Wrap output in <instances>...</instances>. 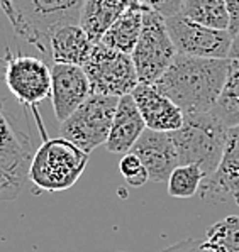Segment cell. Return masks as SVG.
Wrapping results in <instances>:
<instances>
[{
  "mask_svg": "<svg viewBox=\"0 0 239 252\" xmlns=\"http://www.w3.org/2000/svg\"><path fill=\"white\" fill-rule=\"evenodd\" d=\"M229 71V58H197L176 54L170 68L156 81L183 115L212 112Z\"/></svg>",
  "mask_w": 239,
  "mask_h": 252,
  "instance_id": "cell-1",
  "label": "cell"
},
{
  "mask_svg": "<svg viewBox=\"0 0 239 252\" xmlns=\"http://www.w3.org/2000/svg\"><path fill=\"white\" fill-rule=\"evenodd\" d=\"M85 0H0L14 32L49 60V37L58 27L80 24Z\"/></svg>",
  "mask_w": 239,
  "mask_h": 252,
  "instance_id": "cell-2",
  "label": "cell"
},
{
  "mask_svg": "<svg viewBox=\"0 0 239 252\" xmlns=\"http://www.w3.org/2000/svg\"><path fill=\"white\" fill-rule=\"evenodd\" d=\"M90 154L65 137H46L34 151L28 181L34 193L65 191L75 186L88 164Z\"/></svg>",
  "mask_w": 239,
  "mask_h": 252,
  "instance_id": "cell-3",
  "label": "cell"
},
{
  "mask_svg": "<svg viewBox=\"0 0 239 252\" xmlns=\"http://www.w3.org/2000/svg\"><path fill=\"white\" fill-rule=\"evenodd\" d=\"M227 134L229 127L212 112L183 115V126L171 132L180 164H197L210 176L222 159Z\"/></svg>",
  "mask_w": 239,
  "mask_h": 252,
  "instance_id": "cell-4",
  "label": "cell"
},
{
  "mask_svg": "<svg viewBox=\"0 0 239 252\" xmlns=\"http://www.w3.org/2000/svg\"><path fill=\"white\" fill-rule=\"evenodd\" d=\"M34 147L28 124L15 119L0 96V203L14 201L28 181Z\"/></svg>",
  "mask_w": 239,
  "mask_h": 252,
  "instance_id": "cell-5",
  "label": "cell"
},
{
  "mask_svg": "<svg viewBox=\"0 0 239 252\" xmlns=\"http://www.w3.org/2000/svg\"><path fill=\"white\" fill-rule=\"evenodd\" d=\"M176 54L178 53L170 37L165 17L151 7H146L139 39L131 53L139 81L156 83L173 63Z\"/></svg>",
  "mask_w": 239,
  "mask_h": 252,
  "instance_id": "cell-6",
  "label": "cell"
},
{
  "mask_svg": "<svg viewBox=\"0 0 239 252\" xmlns=\"http://www.w3.org/2000/svg\"><path fill=\"white\" fill-rule=\"evenodd\" d=\"M119 96L92 93L87 100L63 122H60V135L90 154L109 137Z\"/></svg>",
  "mask_w": 239,
  "mask_h": 252,
  "instance_id": "cell-7",
  "label": "cell"
},
{
  "mask_svg": "<svg viewBox=\"0 0 239 252\" xmlns=\"http://www.w3.org/2000/svg\"><path fill=\"white\" fill-rule=\"evenodd\" d=\"M3 63V80L12 96L22 107H31L37 124L41 126L36 105L46 98H51V68L48 61L36 56L14 54L7 49ZM42 127V126H41Z\"/></svg>",
  "mask_w": 239,
  "mask_h": 252,
  "instance_id": "cell-8",
  "label": "cell"
},
{
  "mask_svg": "<svg viewBox=\"0 0 239 252\" xmlns=\"http://www.w3.org/2000/svg\"><path fill=\"white\" fill-rule=\"evenodd\" d=\"M82 68L90 81L92 93L97 95L121 98L124 95H131L139 83L131 54L114 51L102 42L94 46L90 58Z\"/></svg>",
  "mask_w": 239,
  "mask_h": 252,
  "instance_id": "cell-9",
  "label": "cell"
},
{
  "mask_svg": "<svg viewBox=\"0 0 239 252\" xmlns=\"http://www.w3.org/2000/svg\"><path fill=\"white\" fill-rule=\"evenodd\" d=\"M170 37L178 54L197 58H229L233 36L229 31L212 29L194 22L180 12L165 17Z\"/></svg>",
  "mask_w": 239,
  "mask_h": 252,
  "instance_id": "cell-10",
  "label": "cell"
},
{
  "mask_svg": "<svg viewBox=\"0 0 239 252\" xmlns=\"http://www.w3.org/2000/svg\"><path fill=\"white\" fill-rule=\"evenodd\" d=\"M205 203H239V126L231 127L217 169L204 178L199 189Z\"/></svg>",
  "mask_w": 239,
  "mask_h": 252,
  "instance_id": "cell-11",
  "label": "cell"
},
{
  "mask_svg": "<svg viewBox=\"0 0 239 252\" xmlns=\"http://www.w3.org/2000/svg\"><path fill=\"white\" fill-rule=\"evenodd\" d=\"M92 95L90 81L82 66L53 63L51 66V103L60 122L68 119Z\"/></svg>",
  "mask_w": 239,
  "mask_h": 252,
  "instance_id": "cell-12",
  "label": "cell"
},
{
  "mask_svg": "<svg viewBox=\"0 0 239 252\" xmlns=\"http://www.w3.org/2000/svg\"><path fill=\"white\" fill-rule=\"evenodd\" d=\"M131 153L142 161L153 183H167L173 169L180 164L171 132H160L146 127Z\"/></svg>",
  "mask_w": 239,
  "mask_h": 252,
  "instance_id": "cell-13",
  "label": "cell"
},
{
  "mask_svg": "<svg viewBox=\"0 0 239 252\" xmlns=\"http://www.w3.org/2000/svg\"><path fill=\"white\" fill-rule=\"evenodd\" d=\"M133 98L146 127L160 132H173L183 126V112L155 83L139 81L133 90Z\"/></svg>",
  "mask_w": 239,
  "mask_h": 252,
  "instance_id": "cell-14",
  "label": "cell"
},
{
  "mask_svg": "<svg viewBox=\"0 0 239 252\" xmlns=\"http://www.w3.org/2000/svg\"><path fill=\"white\" fill-rule=\"evenodd\" d=\"M144 130L146 124L139 110H137L133 95L121 96L117 108H115L112 127H110L109 137L105 142L107 151L112 154L129 153Z\"/></svg>",
  "mask_w": 239,
  "mask_h": 252,
  "instance_id": "cell-15",
  "label": "cell"
},
{
  "mask_svg": "<svg viewBox=\"0 0 239 252\" xmlns=\"http://www.w3.org/2000/svg\"><path fill=\"white\" fill-rule=\"evenodd\" d=\"M94 46L95 42L87 36L80 24L61 26L49 37V61L83 66Z\"/></svg>",
  "mask_w": 239,
  "mask_h": 252,
  "instance_id": "cell-16",
  "label": "cell"
},
{
  "mask_svg": "<svg viewBox=\"0 0 239 252\" xmlns=\"http://www.w3.org/2000/svg\"><path fill=\"white\" fill-rule=\"evenodd\" d=\"M149 5L142 3H131L129 7L115 19V22L107 29L102 36V44L114 51H121L124 54H131L134 51L137 39H139L141 27H142V14Z\"/></svg>",
  "mask_w": 239,
  "mask_h": 252,
  "instance_id": "cell-17",
  "label": "cell"
},
{
  "mask_svg": "<svg viewBox=\"0 0 239 252\" xmlns=\"http://www.w3.org/2000/svg\"><path fill=\"white\" fill-rule=\"evenodd\" d=\"M124 0H85L80 15V26L87 36L97 44L102 36L127 9Z\"/></svg>",
  "mask_w": 239,
  "mask_h": 252,
  "instance_id": "cell-18",
  "label": "cell"
},
{
  "mask_svg": "<svg viewBox=\"0 0 239 252\" xmlns=\"http://www.w3.org/2000/svg\"><path fill=\"white\" fill-rule=\"evenodd\" d=\"M212 114L221 119L229 129L239 126V60H229L226 83L212 108Z\"/></svg>",
  "mask_w": 239,
  "mask_h": 252,
  "instance_id": "cell-19",
  "label": "cell"
},
{
  "mask_svg": "<svg viewBox=\"0 0 239 252\" xmlns=\"http://www.w3.org/2000/svg\"><path fill=\"white\" fill-rule=\"evenodd\" d=\"M182 14L212 29H229V14L226 0H183Z\"/></svg>",
  "mask_w": 239,
  "mask_h": 252,
  "instance_id": "cell-20",
  "label": "cell"
},
{
  "mask_svg": "<svg viewBox=\"0 0 239 252\" xmlns=\"http://www.w3.org/2000/svg\"><path fill=\"white\" fill-rule=\"evenodd\" d=\"M204 242L212 252H239V215H229L210 225Z\"/></svg>",
  "mask_w": 239,
  "mask_h": 252,
  "instance_id": "cell-21",
  "label": "cell"
},
{
  "mask_svg": "<svg viewBox=\"0 0 239 252\" xmlns=\"http://www.w3.org/2000/svg\"><path fill=\"white\" fill-rule=\"evenodd\" d=\"M204 178H205L204 171L197 164H178L167 181L168 195L180 200L192 198V196L199 195Z\"/></svg>",
  "mask_w": 239,
  "mask_h": 252,
  "instance_id": "cell-22",
  "label": "cell"
},
{
  "mask_svg": "<svg viewBox=\"0 0 239 252\" xmlns=\"http://www.w3.org/2000/svg\"><path fill=\"white\" fill-rule=\"evenodd\" d=\"M119 171H121L122 178L126 180V183L133 188H141L149 181L148 169L144 168L142 161L136 156L134 153H126L119 161Z\"/></svg>",
  "mask_w": 239,
  "mask_h": 252,
  "instance_id": "cell-23",
  "label": "cell"
},
{
  "mask_svg": "<svg viewBox=\"0 0 239 252\" xmlns=\"http://www.w3.org/2000/svg\"><path fill=\"white\" fill-rule=\"evenodd\" d=\"M148 5L163 17H171L182 12L183 0H148Z\"/></svg>",
  "mask_w": 239,
  "mask_h": 252,
  "instance_id": "cell-24",
  "label": "cell"
},
{
  "mask_svg": "<svg viewBox=\"0 0 239 252\" xmlns=\"http://www.w3.org/2000/svg\"><path fill=\"white\" fill-rule=\"evenodd\" d=\"M160 252H212V251L205 246L204 240L188 239V240H182V242L175 244V246H170Z\"/></svg>",
  "mask_w": 239,
  "mask_h": 252,
  "instance_id": "cell-25",
  "label": "cell"
},
{
  "mask_svg": "<svg viewBox=\"0 0 239 252\" xmlns=\"http://www.w3.org/2000/svg\"><path fill=\"white\" fill-rule=\"evenodd\" d=\"M226 7H227V14H229V34L239 32V0H226Z\"/></svg>",
  "mask_w": 239,
  "mask_h": 252,
  "instance_id": "cell-26",
  "label": "cell"
},
{
  "mask_svg": "<svg viewBox=\"0 0 239 252\" xmlns=\"http://www.w3.org/2000/svg\"><path fill=\"white\" fill-rule=\"evenodd\" d=\"M229 60H239V32L233 36V42L229 48Z\"/></svg>",
  "mask_w": 239,
  "mask_h": 252,
  "instance_id": "cell-27",
  "label": "cell"
},
{
  "mask_svg": "<svg viewBox=\"0 0 239 252\" xmlns=\"http://www.w3.org/2000/svg\"><path fill=\"white\" fill-rule=\"evenodd\" d=\"M134 2H137V3H142V5H148V0H134Z\"/></svg>",
  "mask_w": 239,
  "mask_h": 252,
  "instance_id": "cell-28",
  "label": "cell"
},
{
  "mask_svg": "<svg viewBox=\"0 0 239 252\" xmlns=\"http://www.w3.org/2000/svg\"><path fill=\"white\" fill-rule=\"evenodd\" d=\"M124 2L127 3V5H131V3H134V0H124Z\"/></svg>",
  "mask_w": 239,
  "mask_h": 252,
  "instance_id": "cell-29",
  "label": "cell"
},
{
  "mask_svg": "<svg viewBox=\"0 0 239 252\" xmlns=\"http://www.w3.org/2000/svg\"><path fill=\"white\" fill-rule=\"evenodd\" d=\"M119 252H126V251H119Z\"/></svg>",
  "mask_w": 239,
  "mask_h": 252,
  "instance_id": "cell-30",
  "label": "cell"
},
{
  "mask_svg": "<svg viewBox=\"0 0 239 252\" xmlns=\"http://www.w3.org/2000/svg\"><path fill=\"white\" fill-rule=\"evenodd\" d=\"M238 205H239V203H238Z\"/></svg>",
  "mask_w": 239,
  "mask_h": 252,
  "instance_id": "cell-31",
  "label": "cell"
}]
</instances>
